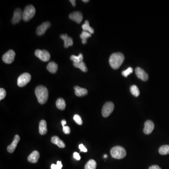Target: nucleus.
<instances>
[{
    "instance_id": "1",
    "label": "nucleus",
    "mask_w": 169,
    "mask_h": 169,
    "mask_svg": "<svg viewBox=\"0 0 169 169\" xmlns=\"http://www.w3.org/2000/svg\"><path fill=\"white\" fill-rule=\"evenodd\" d=\"M35 93L37 97L38 102L40 104H43L47 101L48 97V92L47 89L43 86H39L36 88Z\"/></svg>"
},
{
    "instance_id": "2",
    "label": "nucleus",
    "mask_w": 169,
    "mask_h": 169,
    "mask_svg": "<svg viewBox=\"0 0 169 169\" xmlns=\"http://www.w3.org/2000/svg\"><path fill=\"white\" fill-rule=\"evenodd\" d=\"M124 59V55L122 53H113L109 58V65L113 69L116 70L120 67Z\"/></svg>"
},
{
    "instance_id": "3",
    "label": "nucleus",
    "mask_w": 169,
    "mask_h": 169,
    "mask_svg": "<svg viewBox=\"0 0 169 169\" xmlns=\"http://www.w3.org/2000/svg\"><path fill=\"white\" fill-rule=\"evenodd\" d=\"M111 157L117 159L123 158L127 155V151L122 147L115 146L111 150Z\"/></svg>"
},
{
    "instance_id": "4",
    "label": "nucleus",
    "mask_w": 169,
    "mask_h": 169,
    "mask_svg": "<svg viewBox=\"0 0 169 169\" xmlns=\"http://www.w3.org/2000/svg\"><path fill=\"white\" fill-rule=\"evenodd\" d=\"M36 9L35 7L32 5L26 6L23 12V19L24 21H28L35 16Z\"/></svg>"
},
{
    "instance_id": "5",
    "label": "nucleus",
    "mask_w": 169,
    "mask_h": 169,
    "mask_svg": "<svg viewBox=\"0 0 169 169\" xmlns=\"http://www.w3.org/2000/svg\"><path fill=\"white\" fill-rule=\"evenodd\" d=\"M114 105L113 102L108 101L104 104L102 107L101 114L104 117H108L112 113L114 110Z\"/></svg>"
},
{
    "instance_id": "6",
    "label": "nucleus",
    "mask_w": 169,
    "mask_h": 169,
    "mask_svg": "<svg viewBox=\"0 0 169 169\" xmlns=\"http://www.w3.org/2000/svg\"><path fill=\"white\" fill-rule=\"evenodd\" d=\"M31 79V75L28 73H24L19 76L17 79V85L23 87L27 85Z\"/></svg>"
},
{
    "instance_id": "7",
    "label": "nucleus",
    "mask_w": 169,
    "mask_h": 169,
    "mask_svg": "<svg viewBox=\"0 0 169 169\" xmlns=\"http://www.w3.org/2000/svg\"><path fill=\"white\" fill-rule=\"evenodd\" d=\"M35 55L43 62H47L50 59V53L46 50H36L35 51Z\"/></svg>"
},
{
    "instance_id": "8",
    "label": "nucleus",
    "mask_w": 169,
    "mask_h": 169,
    "mask_svg": "<svg viewBox=\"0 0 169 169\" xmlns=\"http://www.w3.org/2000/svg\"><path fill=\"white\" fill-rule=\"evenodd\" d=\"M15 55L16 54L14 51L12 50H9L2 56V60L5 63L7 64L12 63L14 61Z\"/></svg>"
},
{
    "instance_id": "9",
    "label": "nucleus",
    "mask_w": 169,
    "mask_h": 169,
    "mask_svg": "<svg viewBox=\"0 0 169 169\" xmlns=\"http://www.w3.org/2000/svg\"><path fill=\"white\" fill-rule=\"evenodd\" d=\"M23 18V12L20 9L17 8L14 11V15L12 19V23L16 24L19 23Z\"/></svg>"
},
{
    "instance_id": "10",
    "label": "nucleus",
    "mask_w": 169,
    "mask_h": 169,
    "mask_svg": "<svg viewBox=\"0 0 169 169\" xmlns=\"http://www.w3.org/2000/svg\"><path fill=\"white\" fill-rule=\"evenodd\" d=\"M50 23L48 21L43 23L37 27L36 34L39 36L45 34L47 30L50 27Z\"/></svg>"
},
{
    "instance_id": "11",
    "label": "nucleus",
    "mask_w": 169,
    "mask_h": 169,
    "mask_svg": "<svg viewBox=\"0 0 169 169\" xmlns=\"http://www.w3.org/2000/svg\"><path fill=\"white\" fill-rule=\"evenodd\" d=\"M135 73L138 78L142 79V81H147L148 78V75L144 70L140 67H137L135 69Z\"/></svg>"
},
{
    "instance_id": "12",
    "label": "nucleus",
    "mask_w": 169,
    "mask_h": 169,
    "mask_svg": "<svg viewBox=\"0 0 169 169\" xmlns=\"http://www.w3.org/2000/svg\"><path fill=\"white\" fill-rule=\"evenodd\" d=\"M69 18L78 24H80L83 19V15L81 12H73L69 15Z\"/></svg>"
},
{
    "instance_id": "13",
    "label": "nucleus",
    "mask_w": 169,
    "mask_h": 169,
    "mask_svg": "<svg viewBox=\"0 0 169 169\" xmlns=\"http://www.w3.org/2000/svg\"><path fill=\"white\" fill-rule=\"evenodd\" d=\"M154 124L151 120H147L144 123V128L143 129L144 133L146 134H150L154 129Z\"/></svg>"
},
{
    "instance_id": "14",
    "label": "nucleus",
    "mask_w": 169,
    "mask_h": 169,
    "mask_svg": "<svg viewBox=\"0 0 169 169\" xmlns=\"http://www.w3.org/2000/svg\"><path fill=\"white\" fill-rule=\"evenodd\" d=\"M20 138L19 136L18 135H16L14 137V140H13L12 142L11 145H9L7 147V150L9 153H13L15 151V149L17 147V144L20 141Z\"/></svg>"
},
{
    "instance_id": "15",
    "label": "nucleus",
    "mask_w": 169,
    "mask_h": 169,
    "mask_svg": "<svg viewBox=\"0 0 169 169\" xmlns=\"http://www.w3.org/2000/svg\"><path fill=\"white\" fill-rule=\"evenodd\" d=\"M60 37L65 42L64 47L65 48H68L70 46H73V39L71 37L68 36L67 34L61 35Z\"/></svg>"
},
{
    "instance_id": "16",
    "label": "nucleus",
    "mask_w": 169,
    "mask_h": 169,
    "mask_svg": "<svg viewBox=\"0 0 169 169\" xmlns=\"http://www.w3.org/2000/svg\"><path fill=\"white\" fill-rule=\"evenodd\" d=\"M40 153L37 151H34L28 157V161L31 163H36L40 158Z\"/></svg>"
},
{
    "instance_id": "17",
    "label": "nucleus",
    "mask_w": 169,
    "mask_h": 169,
    "mask_svg": "<svg viewBox=\"0 0 169 169\" xmlns=\"http://www.w3.org/2000/svg\"><path fill=\"white\" fill-rule=\"evenodd\" d=\"M51 142L53 144L57 145L60 148H64L65 147V144L64 142L56 136H54L52 137L51 139Z\"/></svg>"
},
{
    "instance_id": "18",
    "label": "nucleus",
    "mask_w": 169,
    "mask_h": 169,
    "mask_svg": "<svg viewBox=\"0 0 169 169\" xmlns=\"http://www.w3.org/2000/svg\"><path fill=\"white\" fill-rule=\"evenodd\" d=\"M74 88L75 89V94L77 96H83L88 94V90L86 88H81L78 86H74Z\"/></svg>"
},
{
    "instance_id": "19",
    "label": "nucleus",
    "mask_w": 169,
    "mask_h": 169,
    "mask_svg": "<svg viewBox=\"0 0 169 169\" xmlns=\"http://www.w3.org/2000/svg\"><path fill=\"white\" fill-rule=\"evenodd\" d=\"M39 132L41 135H45L47 132V125L46 121L42 120L39 123Z\"/></svg>"
},
{
    "instance_id": "20",
    "label": "nucleus",
    "mask_w": 169,
    "mask_h": 169,
    "mask_svg": "<svg viewBox=\"0 0 169 169\" xmlns=\"http://www.w3.org/2000/svg\"><path fill=\"white\" fill-rule=\"evenodd\" d=\"M47 69L51 73H55L58 69V65L54 62H51L47 66Z\"/></svg>"
},
{
    "instance_id": "21",
    "label": "nucleus",
    "mask_w": 169,
    "mask_h": 169,
    "mask_svg": "<svg viewBox=\"0 0 169 169\" xmlns=\"http://www.w3.org/2000/svg\"><path fill=\"white\" fill-rule=\"evenodd\" d=\"M82 28L83 29V31L88 32L91 34H93L94 33V30L93 28L90 27L89 22L88 20H86L84 24L82 25Z\"/></svg>"
},
{
    "instance_id": "22",
    "label": "nucleus",
    "mask_w": 169,
    "mask_h": 169,
    "mask_svg": "<svg viewBox=\"0 0 169 169\" xmlns=\"http://www.w3.org/2000/svg\"><path fill=\"white\" fill-rule=\"evenodd\" d=\"M56 106L58 109L64 110L65 108L66 103L65 100L63 98H59L56 101Z\"/></svg>"
},
{
    "instance_id": "23",
    "label": "nucleus",
    "mask_w": 169,
    "mask_h": 169,
    "mask_svg": "<svg viewBox=\"0 0 169 169\" xmlns=\"http://www.w3.org/2000/svg\"><path fill=\"white\" fill-rule=\"evenodd\" d=\"M96 162L93 159L89 160L86 163L85 169H96Z\"/></svg>"
},
{
    "instance_id": "24",
    "label": "nucleus",
    "mask_w": 169,
    "mask_h": 169,
    "mask_svg": "<svg viewBox=\"0 0 169 169\" xmlns=\"http://www.w3.org/2000/svg\"><path fill=\"white\" fill-rule=\"evenodd\" d=\"M91 37V34L88 32L83 31L80 35V37L82 39V42L83 44H86L87 39Z\"/></svg>"
},
{
    "instance_id": "25",
    "label": "nucleus",
    "mask_w": 169,
    "mask_h": 169,
    "mask_svg": "<svg viewBox=\"0 0 169 169\" xmlns=\"http://www.w3.org/2000/svg\"><path fill=\"white\" fill-rule=\"evenodd\" d=\"M159 153L162 155L169 154V145H163L159 148Z\"/></svg>"
},
{
    "instance_id": "26",
    "label": "nucleus",
    "mask_w": 169,
    "mask_h": 169,
    "mask_svg": "<svg viewBox=\"0 0 169 169\" xmlns=\"http://www.w3.org/2000/svg\"><path fill=\"white\" fill-rule=\"evenodd\" d=\"M73 65L74 66V67L81 69V70L83 72H86L88 71V68L86 67L85 63L83 61H82L78 63H73Z\"/></svg>"
},
{
    "instance_id": "27",
    "label": "nucleus",
    "mask_w": 169,
    "mask_h": 169,
    "mask_svg": "<svg viewBox=\"0 0 169 169\" xmlns=\"http://www.w3.org/2000/svg\"><path fill=\"white\" fill-rule=\"evenodd\" d=\"M70 60L73 62V63H78L83 61V56L81 53L79 54L78 56H76L75 55H72L70 56Z\"/></svg>"
},
{
    "instance_id": "28",
    "label": "nucleus",
    "mask_w": 169,
    "mask_h": 169,
    "mask_svg": "<svg viewBox=\"0 0 169 169\" xmlns=\"http://www.w3.org/2000/svg\"><path fill=\"white\" fill-rule=\"evenodd\" d=\"M130 91L132 94L135 97L139 96L140 93L139 89L138 86L136 85H132L130 88Z\"/></svg>"
},
{
    "instance_id": "29",
    "label": "nucleus",
    "mask_w": 169,
    "mask_h": 169,
    "mask_svg": "<svg viewBox=\"0 0 169 169\" xmlns=\"http://www.w3.org/2000/svg\"><path fill=\"white\" fill-rule=\"evenodd\" d=\"M73 119L76 123L79 124V125H82V124H83V121H82V120L81 117L79 115H78V114H76V115L74 116Z\"/></svg>"
},
{
    "instance_id": "30",
    "label": "nucleus",
    "mask_w": 169,
    "mask_h": 169,
    "mask_svg": "<svg viewBox=\"0 0 169 169\" xmlns=\"http://www.w3.org/2000/svg\"><path fill=\"white\" fill-rule=\"evenodd\" d=\"M133 72V69L132 67H129V68L122 71V75H123L125 77H127L128 75H130V74Z\"/></svg>"
},
{
    "instance_id": "31",
    "label": "nucleus",
    "mask_w": 169,
    "mask_h": 169,
    "mask_svg": "<svg viewBox=\"0 0 169 169\" xmlns=\"http://www.w3.org/2000/svg\"><path fill=\"white\" fill-rule=\"evenodd\" d=\"M6 96V92L4 89L1 88L0 89V100H2V99L5 97Z\"/></svg>"
},
{
    "instance_id": "32",
    "label": "nucleus",
    "mask_w": 169,
    "mask_h": 169,
    "mask_svg": "<svg viewBox=\"0 0 169 169\" xmlns=\"http://www.w3.org/2000/svg\"><path fill=\"white\" fill-rule=\"evenodd\" d=\"M63 132L65 134H70V129L68 126H64L63 127Z\"/></svg>"
},
{
    "instance_id": "33",
    "label": "nucleus",
    "mask_w": 169,
    "mask_h": 169,
    "mask_svg": "<svg viewBox=\"0 0 169 169\" xmlns=\"http://www.w3.org/2000/svg\"><path fill=\"white\" fill-rule=\"evenodd\" d=\"M79 147V148L80 149V150H81V152H86L88 151L87 148H86L84 146L83 144H80V145H79V147Z\"/></svg>"
},
{
    "instance_id": "34",
    "label": "nucleus",
    "mask_w": 169,
    "mask_h": 169,
    "mask_svg": "<svg viewBox=\"0 0 169 169\" xmlns=\"http://www.w3.org/2000/svg\"><path fill=\"white\" fill-rule=\"evenodd\" d=\"M73 157L77 160H79L81 158V156L77 152H75L73 153Z\"/></svg>"
},
{
    "instance_id": "35",
    "label": "nucleus",
    "mask_w": 169,
    "mask_h": 169,
    "mask_svg": "<svg viewBox=\"0 0 169 169\" xmlns=\"http://www.w3.org/2000/svg\"><path fill=\"white\" fill-rule=\"evenodd\" d=\"M51 169H62V168L59 167L58 165H55V164H52L51 166Z\"/></svg>"
},
{
    "instance_id": "36",
    "label": "nucleus",
    "mask_w": 169,
    "mask_h": 169,
    "mask_svg": "<svg viewBox=\"0 0 169 169\" xmlns=\"http://www.w3.org/2000/svg\"><path fill=\"white\" fill-rule=\"evenodd\" d=\"M148 169H161L159 166L157 165H152Z\"/></svg>"
},
{
    "instance_id": "37",
    "label": "nucleus",
    "mask_w": 169,
    "mask_h": 169,
    "mask_svg": "<svg viewBox=\"0 0 169 169\" xmlns=\"http://www.w3.org/2000/svg\"><path fill=\"white\" fill-rule=\"evenodd\" d=\"M70 1L71 2V4H72L73 6L75 7L76 6V1H75V0H70Z\"/></svg>"
},
{
    "instance_id": "38",
    "label": "nucleus",
    "mask_w": 169,
    "mask_h": 169,
    "mask_svg": "<svg viewBox=\"0 0 169 169\" xmlns=\"http://www.w3.org/2000/svg\"><path fill=\"white\" fill-rule=\"evenodd\" d=\"M66 123H67V122H66L65 120H63L62 121H61V124L62 125L63 127L65 126Z\"/></svg>"
},
{
    "instance_id": "39",
    "label": "nucleus",
    "mask_w": 169,
    "mask_h": 169,
    "mask_svg": "<svg viewBox=\"0 0 169 169\" xmlns=\"http://www.w3.org/2000/svg\"><path fill=\"white\" fill-rule=\"evenodd\" d=\"M56 165H58L59 167H61V168H62L63 167V165L62 164V163H61V161H58L57 162V164Z\"/></svg>"
},
{
    "instance_id": "40",
    "label": "nucleus",
    "mask_w": 169,
    "mask_h": 169,
    "mask_svg": "<svg viewBox=\"0 0 169 169\" xmlns=\"http://www.w3.org/2000/svg\"><path fill=\"white\" fill-rule=\"evenodd\" d=\"M82 1L84 2H88L89 1H88V0H83V1Z\"/></svg>"
},
{
    "instance_id": "41",
    "label": "nucleus",
    "mask_w": 169,
    "mask_h": 169,
    "mask_svg": "<svg viewBox=\"0 0 169 169\" xmlns=\"http://www.w3.org/2000/svg\"><path fill=\"white\" fill-rule=\"evenodd\" d=\"M104 158L107 157V155H104Z\"/></svg>"
}]
</instances>
